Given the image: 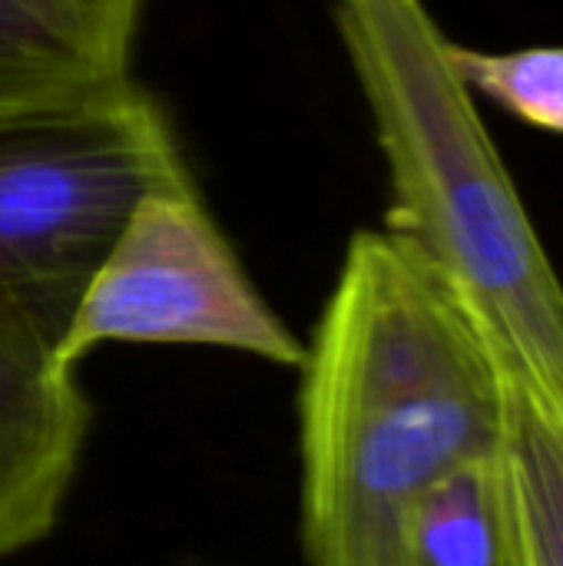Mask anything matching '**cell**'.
<instances>
[{
  "label": "cell",
  "mask_w": 563,
  "mask_h": 566,
  "mask_svg": "<svg viewBox=\"0 0 563 566\" xmlns=\"http://www.w3.org/2000/svg\"><path fill=\"white\" fill-rule=\"evenodd\" d=\"M106 342L209 345L302 368L305 345L252 285L192 182L146 192L90 275L56 345L76 368Z\"/></svg>",
  "instance_id": "cell-4"
},
{
  "label": "cell",
  "mask_w": 563,
  "mask_h": 566,
  "mask_svg": "<svg viewBox=\"0 0 563 566\" xmlns=\"http://www.w3.org/2000/svg\"><path fill=\"white\" fill-rule=\"evenodd\" d=\"M504 464L528 566H563V418L508 375Z\"/></svg>",
  "instance_id": "cell-7"
},
{
  "label": "cell",
  "mask_w": 563,
  "mask_h": 566,
  "mask_svg": "<svg viewBox=\"0 0 563 566\" xmlns=\"http://www.w3.org/2000/svg\"><path fill=\"white\" fill-rule=\"evenodd\" d=\"M408 566H528L504 444L465 461L421 497Z\"/></svg>",
  "instance_id": "cell-6"
},
{
  "label": "cell",
  "mask_w": 563,
  "mask_h": 566,
  "mask_svg": "<svg viewBox=\"0 0 563 566\" xmlns=\"http://www.w3.org/2000/svg\"><path fill=\"white\" fill-rule=\"evenodd\" d=\"M66 322L53 305L0 298V557L53 534L83 461L90 401L56 352Z\"/></svg>",
  "instance_id": "cell-5"
},
{
  "label": "cell",
  "mask_w": 563,
  "mask_h": 566,
  "mask_svg": "<svg viewBox=\"0 0 563 566\" xmlns=\"http://www.w3.org/2000/svg\"><path fill=\"white\" fill-rule=\"evenodd\" d=\"M508 431V368L405 239L352 235L302 358L309 566H408L421 497Z\"/></svg>",
  "instance_id": "cell-1"
},
{
  "label": "cell",
  "mask_w": 563,
  "mask_h": 566,
  "mask_svg": "<svg viewBox=\"0 0 563 566\" xmlns=\"http://www.w3.org/2000/svg\"><path fill=\"white\" fill-rule=\"evenodd\" d=\"M451 63L468 90H478L531 129L563 136V46L491 53L451 43Z\"/></svg>",
  "instance_id": "cell-8"
},
{
  "label": "cell",
  "mask_w": 563,
  "mask_h": 566,
  "mask_svg": "<svg viewBox=\"0 0 563 566\" xmlns=\"http://www.w3.org/2000/svg\"><path fill=\"white\" fill-rule=\"evenodd\" d=\"M183 182L173 129L139 83L0 119V298L73 315L136 202Z\"/></svg>",
  "instance_id": "cell-3"
},
{
  "label": "cell",
  "mask_w": 563,
  "mask_h": 566,
  "mask_svg": "<svg viewBox=\"0 0 563 566\" xmlns=\"http://www.w3.org/2000/svg\"><path fill=\"white\" fill-rule=\"evenodd\" d=\"M388 166L385 229L451 285L511 378L563 418V285L425 0H335Z\"/></svg>",
  "instance_id": "cell-2"
}]
</instances>
